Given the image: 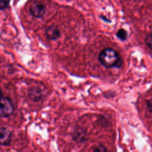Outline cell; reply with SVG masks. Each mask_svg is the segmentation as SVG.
I'll return each instance as SVG.
<instances>
[{
  "instance_id": "obj_1",
  "label": "cell",
  "mask_w": 152,
  "mask_h": 152,
  "mask_svg": "<svg viewBox=\"0 0 152 152\" xmlns=\"http://www.w3.org/2000/svg\"><path fill=\"white\" fill-rule=\"evenodd\" d=\"M100 63L106 68H119L123 64V61L118 52L112 48L103 49L98 56Z\"/></svg>"
},
{
  "instance_id": "obj_2",
  "label": "cell",
  "mask_w": 152,
  "mask_h": 152,
  "mask_svg": "<svg viewBox=\"0 0 152 152\" xmlns=\"http://www.w3.org/2000/svg\"><path fill=\"white\" fill-rule=\"evenodd\" d=\"M14 107L11 100L4 96H1L0 114L2 118L10 116L14 112Z\"/></svg>"
},
{
  "instance_id": "obj_3",
  "label": "cell",
  "mask_w": 152,
  "mask_h": 152,
  "mask_svg": "<svg viewBox=\"0 0 152 152\" xmlns=\"http://www.w3.org/2000/svg\"><path fill=\"white\" fill-rule=\"evenodd\" d=\"M30 14L35 18H42L46 12L45 5L40 2H33L29 7Z\"/></svg>"
},
{
  "instance_id": "obj_4",
  "label": "cell",
  "mask_w": 152,
  "mask_h": 152,
  "mask_svg": "<svg viewBox=\"0 0 152 152\" xmlns=\"http://www.w3.org/2000/svg\"><path fill=\"white\" fill-rule=\"evenodd\" d=\"M44 96V91L41 87H32L28 90V96L34 102L40 100L43 98Z\"/></svg>"
},
{
  "instance_id": "obj_5",
  "label": "cell",
  "mask_w": 152,
  "mask_h": 152,
  "mask_svg": "<svg viewBox=\"0 0 152 152\" xmlns=\"http://www.w3.org/2000/svg\"><path fill=\"white\" fill-rule=\"evenodd\" d=\"M12 140L11 132L5 127H1L0 129V143L1 145L7 146Z\"/></svg>"
},
{
  "instance_id": "obj_6",
  "label": "cell",
  "mask_w": 152,
  "mask_h": 152,
  "mask_svg": "<svg viewBox=\"0 0 152 152\" xmlns=\"http://www.w3.org/2000/svg\"><path fill=\"white\" fill-rule=\"evenodd\" d=\"M46 36L49 40H56L61 36L60 30L56 26L51 25L46 28Z\"/></svg>"
},
{
  "instance_id": "obj_7",
  "label": "cell",
  "mask_w": 152,
  "mask_h": 152,
  "mask_svg": "<svg viewBox=\"0 0 152 152\" xmlns=\"http://www.w3.org/2000/svg\"><path fill=\"white\" fill-rule=\"evenodd\" d=\"M87 138L86 131L82 128H75L73 132V139L74 141L82 142H84Z\"/></svg>"
},
{
  "instance_id": "obj_8",
  "label": "cell",
  "mask_w": 152,
  "mask_h": 152,
  "mask_svg": "<svg viewBox=\"0 0 152 152\" xmlns=\"http://www.w3.org/2000/svg\"><path fill=\"white\" fill-rule=\"evenodd\" d=\"M116 36L121 40H125L127 37V32L125 30L121 28L116 32Z\"/></svg>"
},
{
  "instance_id": "obj_9",
  "label": "cell",
  "mask_w": 152,
  "mask_h": 152,
  "mask_svg": "<svg viewBox=\"0 0 152 152\" xmlns=\"http://www.w3.org/2000/svg\"><path fill=\"white\" fill-rule=\"evenodd\" d=\"M10 0H0V9L4 10L9 7Z\"/></svg>"
},
{
  "instance_id": "obj_10",
  "label": "cell",
  "mask_w": 152,
  "mask_h": 152,
  "mask_svg": "<svg viewBox=\"0 0 152 152\" xmlns=\"http://www.w3.org/2000/svg\"><path fill=\"white\" fill-rule=\"evenodd\" d=\"M145 42L149 48L152 49V33L147 36L145 39Z\"/></svg>"
},
{
  "instance_id": "obj_11",
  "label": "cell",
  "mask_w": 152,
  "mask_h": 152,
  "mask_svg": "<svg viewBox=\"0 0 152 152\" xmlns=\"http://www.w3.org/2000/svg\"><path fill=\"white\" fill-rule=\"evenodd\" d=\"M107 150L106 147H104V145H101V144L96 146V147L93 149V151H97V152L106 151Z\"/></svg>"
},
{
  "instance_id": "obj_12",
  "label": "cell",
  "mask_w": 152,
  "mask_h": 152,
  "mask_svg": "<svg viewBox=\"0 0 152 152\" xmlns=\"http://www.w3.org/2000/svg\"><path fill=\"white\" fill-rule=\"evenodd\" d=\"M147 107H148V109L149 111L152 112V99H150L148 101V102H147Z\"/></svg>"
},
{
  "instance_id": "obj_13",
  "label": "cell",
  "mask_w": 152,
  "mask_h": 152,
  "mask_svg": "<svg viewBox=\"0 0 152 152\" xmlns=\"http://www.w3.org/2000/svg\"><path fill=\"white\" fill-rule=\"evenodd\" d=\"M100 18H101L103 21H106V22H110V21L109 20H108L105 16H102V15H101V16H100Z\"/></svg>"
}]
</instances>
